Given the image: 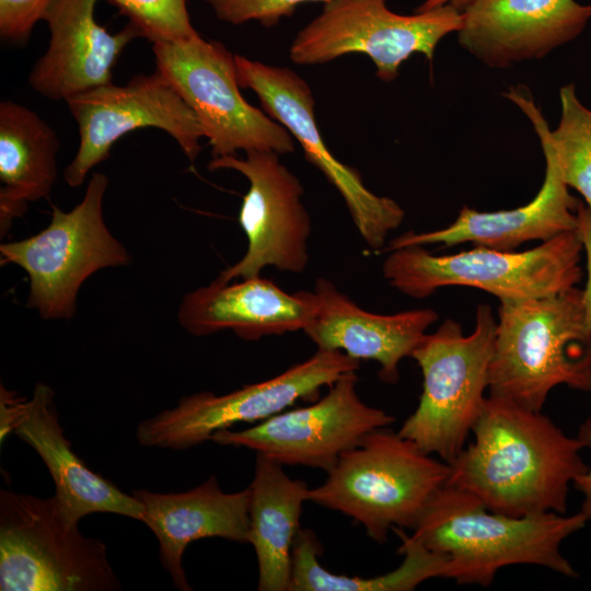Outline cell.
I'll use <instances>...</instances> for the list:
<instances>
[{
  "mask_svg": "<svg viewBox=\"0 0 591 591\" xmlns=\"http://www.w3.org/2000/svg\"><path fill=\"white\" fill-rule=\"evenodd\" d=\"M472 431L474 442L449 464L445 484L510 517L566 512L569 484L589 467L578 437L566 436L542 412L493 395Z\"/></svg>",
  "mask_w": 591,
  "mask_h": 591,
  "instance_id": "1",
  "label": "cell"
},
{
  "mask_svg": "<svg viewBox=\"0 0 591 591\" xmlns=\"http://www.w3.org/2000/svg\"><path fill=\"white\" fill-rule=\"evenodd\" d=\"M586 524L581 511L520 518L494 512L471 493L444 484L430 498L412 535L448 556L447 579L488 587L498 570L520 564L578 577L560 544Z\"/></svg>",
  "mask_w": 591,
  "mask_h": 591,
  "instance_id": "2",
  "label": "cell"
},
{
  "mask_svg": "<svg viewBox=\"0 0 591 591\" xmlns=\"http://www.w3.org/2000/svg\"><path fill=\"white\" fill-rule=\"evenodd\" d=\"M490 395L542 412L555 386L591 391V329L583 290L500 302Z\"/></svg>",
  "mask_w": 591,
  "mask_h": 591,
  "instance_id": "3",
  "label": "cell"
},
{
  "mask_svg": "<svg viewBox=\"0 0 591 591\" xmlns=\"http://www.w3.org/2000/svg\"><path fill=\"white\" fill-rule=\"evenodd\" d=\"M449 474L447 462L381 428L340 455L324 483L310 489L309 501L350 517L383 544L393 528L416 526Z\"/></svg>",
  "mask_w": 591,
  "mask_h": 591,
  "instance_id": "4",
  "label": "cell"
},
{
  "mask_svg": "<svg viewBox=\"0 0 591 591\" xmlns=\"http://www.w3.org/2000/svg\"><path fill=\"white\" fill-rule=\"evenodd\" d=\"M582 241L577 230L564 232L524 251L476 246L432 255L422 246L391 251L383 277L399 292L425 299L438 289L463 286L485 290L500 302L542 298L575 287L582 277Z\"/></svg>",
  "mask_w": 591,
  "mask_h": 591,
  "instance_id": "5",
  "label": "cell"
},
{
  "mask_svg": "<svg viewBox=\"0 0 591 591\" xmlns=\"http://www.w3.org/2000/svg\"><path fill=\"white\" fill-rule=\"evenodd\" d=\"M496 327L491 308L482 303L472 334L445 320L412 354L422 373V393L398 433L448 464L464 449L483 409Z\"/></svg>",
  "mask_w": 591,
  "mask_h": 591,
  "instance_id": "6",
  "label": "cell"
},
{
  "mask_svg": "<svg viewBox=\"0 0 591 591\" xmlns=\"http://www.w3.org/2000/svg\"><path fill=\"white\" fill-rule=\"evenodd\" d=\"M119 589L104 543L67 521L55 496L1 489V591Z\"/></svg>",
  "mask_w": 591,
  "mask_h": 591,
  "instance_id": "7",
  "label": "cell"
},
{
  "mask_svg": "<svg viewBox=\"0 0 591 591\" xmlns=\"http://www.w3.org/2000/svg\"><path fill=\"white\" fill-rule=\"evenodd\" d=\"M108 178L93 173L82 200L65 212L53 206L40 232L0 245L1 265L13 264L28 276L27 305L46 320L70 318L83 282L107 267L126 266L130 256L109 232L103 217Z\"/></svg>",
  "mask_w": 591,
  "mask_h": 591,
  "instance_id": "8",
  "label": "cell"
},
{
  "mask_svg": "<svg viewBox=\"0 0 591 591\" xmlns=\"http://www.w3.org/2000/svg\"><path fill=\"white\" fill-rule=\"evenodd\" d=\"M157 70L174 86L197 116L212 158L239 151L288 154L291 134L241 94L235 55L218 40L198 38L181 44L155 43Z\"/></svg>",
  "mask_w": 591,
  "mask_h": 591,
  "instance_id": "9",
  "label": "cell"
},
{
  "mask_svg": "<svg viewBox=\"0 0 591 591\" xmlns=\"http://www.w3.org/2000/svg\"><path fill=\"white\" fill-rule=\"evenodd\" d=\"M461 26L462 13L452 5L403 15L385 0H331L296 35L289 57L300 66H316L360 53L372 60L379 79L391 82L413 54L431 60L439 42Z\"/></svg>",
  "mask_w": 591,
  "mask_h": 591,
  "instance_id": "10",
  "label": "cell"
},
{
  "mask_svg": "<svg viewBox=\"0 0 591 591\" xmlns=\"http://www.w3.org/2000/svg\"><path fill=\"white\" fill-rule=\"evenodd\" d=\"M359 362L338 350L317 349L309 359L265 381L223 395L199 392L185 396L174 408L140 422L136 438L147 448H193L210 440L218 430L240 422H260L298 401L315 399L322 387L356 371Z\"/></svg>",
  "mask_w": 591,
  "mask_h": 591,
  "instance_id": "11",
  "label": "cell"
},
{
  "mask_svg": "<svg viewBox=\"0 0 591 591\" xmlns=\"http://www.w3.org/2000/svg\"><path fill=\"white\" fill-rule=\"evenodd\" d=\"M66 103L80 136L78 151L63 171L70 187L82 185L89 172L108 159L114 143L136 129L165 131L192 164L201 151L205 136L197 116L159 70L137 74L125 85L100 86Z\"/></svg>",
  "mask_w": 591,
  "mask_h": 591,
  "instance_id": "12",
  "label": "cell"
},
{
  "mask_svg": "<svg viewBox=\"0 0 591 591\" xmlns=\"http://www.w3.org/2000/svg\"><path fill=\"white\" fill-rule=\"evenodd\" d=\"M274 151L253 150L245 158H212L210 171L233 170L244 175L248 189L239 212L247 248L234 265L215 279L222 283L260 275L265 267L300 274L309 263L311 218L301 197L300 179Z\"/></svg>",
  "mask_w": 591,
  "mask_h": 591,
  "instance_id": "13",
  "label": "cell"
},
{
  "mask_svg": "<svg viewBox=\"0 0 591 591\" xmlns=\"http://www.w3.org/2000/svg\"><path fill=\"white\" fill-rule=\"evenodd\" d=\"M237 81L257 95L263 111L281 124L343 197L351 219L369 247L380 250L389 233L405 218L392 198L366 187L359 172L340 162L327 148L316 125L314 97L308 82L287 67L266 65L235 55Z\"/></svg>",
  "mask_w": 591,
  "mask_h": 591,
  "instance_id": "14",
  "label": "cell"
},
{
  "mask_svg": "<svg viewBox=\"0 0 591 591\" xmlns=\"http://www.w3.org/2000/svg\"><path fill=\"white\" fill-rule=\"evenodd\" d=\"M357 382L356 371L347 372L309 406L286 409L244 430H218L210 440L254 450L283 466L328 472L343 453L359 445L370 432L394 422L393 416L361 401Z\"/></svg>",
  "mask_w": 591,
  "mask_h": 591,
  "instance_id": "15",
  "label": "cell"
},
{
  "mask_svg": "<svg viewBox=\"0 0 591 591\" xmlns=\"http://www.w3.org/2000/svg\"><path fill=\"white\" fill-rule=\"evenodd\" d=\"M506 96L528 116L541 141L546 170L537 195L529 204L509 210L485 212L464 206L456 220L447 228L403 233L393 239L385 251L429 244L454 246L466 242L475 246L514 251L522 243L546 242L564 232L577 230L580 200L570 195L560 175L545 118L531 96L518 88H512Z\"/></svg>",
  "mask_w": 591,
  "mask_h": 591,
  "instance_id": "16",
  "label": "cell"
},
{
  "mask_svg": "<svg viewBox=\"0 0 591 591\" xmlns=\"http://www.w3.org/2000/svg\"><path fill=\"white\" fill-rule=\"evenodd\" d=\"M459 43L488 67L541 59L575 39L591 4L575 0H473L462 12Z\"/></svg>",
  "mask_w": 591,
  "mask_h": 591,
  "instance_id": "17",
  "label": "cell"
},
{
  "mask_svg": "<svg viewBox=\"0 0 591 591\" xmlns=\"http://www.w3.org/2000/svg\"><path fill=\"white\" fill-rule=\"evenodd\" d=\"M97 0H51L44 13L50 38L34 63L31 88L51 101H65L113 83V69L126 46L140 37L127 25L114 34L94 18Z\"/></svg>",
  "mask_w": 591,
  "mask_h": 591,
  "instance_id": "18",
  "label": "cell"
},
{
  "mask_svg": "<svg viewBox=\"0 0 591 591\" xmlns=\"http://www.w3.org/2000/svg\"><path fill=\"white\" fill-rule=\"evenodd\" d=\"M318 310L313 291L288 293L260 276L239 282L217 280L187 293L178 308L179 325L195 336L232 331L244 340L304 331Z\"/></svg>",
  "mask_w": 591,
  "mask_h": 591,
  "instance_id": "19",
  "label": "cell"
},
{
  "mask_svg": "<svg viewBox=\"0 0 591 591\" xmlns=\"http://www.w3.org/2000/svg\"><path fill=\"white\" fill-rule=\"evenodd\" d=\"M314 292L318 310L303 331L317 349L338 350L356 360L379 363V378L396 383L398 364L438 320L432 309H415L395 314H376L361 309L332 281L318 278Z\"/></svg>",
  "mask_w": 591,
  "mask_h": 591,
  "instance_id": "20",
  "label": "cell"
},
{
  "mask_svg": "<svg viewBox=\"0 0 591 591\" xmlns=\"http://www.w3.org/2000/svg\"><path fill=\"white\" fill-rule=\"evenodd\" d=\"M131 495L143 506L142 521L157 536L160 560L174 586L190 591L183 569L185 548L206 537H221L248 543L250 488L224 493L216 476L182 493L134 490Z\"/></svg>",
  "mask_w": 591,
  "mask_h": 591,
  "instance_id": "21",
  "label": "cell"
},
{
  "mask_svg": "<svg viewBox=\"0 0 591 591\" xmlns=\"http://www.w3.org/2000/svg\"><path fill=\"white\" fill-rule=\"evenodd\" d=\"M14 433L45 463L56 487L55 497L72 524L94 512H109L142 521L143 506L111 480L91 471L63 434L53 389L42 382L26 399Z\"/></svg>",
  "mask_w": 591,
  "mask_h": 591,
  "instance_id": "22",
  "label": "cell"
},
{
  "mask_svg": "<svg viewBox=\"0 0 591 591\" xmlns=\"http://www.w3.org/2000/svg\"><path fill=\"white\" fill-rule=\"evenodd\" d=\"M248 488V543L257 558V589L290 591L292 547L310 488L305 482L290 478L281 463L260 453Z\"/></svg>",
  "mask_w": 591,
  "mask_h": 591,
  "instance_id": "23",
  "label": "cell"
},
{
  "mask_svg": "<svg viewBox=\"0 0 591 591\" xmlns=\"http://www.w3.org/2000/svg\"><path fill=\"white\" fill-rule=\"evenodd\" d=\"M60 142L33 109L0 103V234L24 215L28 202L48 198L57 179Z\"/></svg>",
  "mask_w": 591,
  "mask_h": 591,
  "instance_id": "24",
  "label": "cell"
},
{
  "mask_svg": "<svg viewBox=\"0 0 591 591\" xmlns=\"http://www.w3.org/2000/svg\"><path fill=\"white\" fill-rule=\"evenodd\" d=\"M401 540L403 563L381 576L362 578L336 575L318 561L321 545L314 533L300 529L292 547L290 591H410L425 580L447 578V555L426 547L402 528H393Z\"/></svg>",
  "mask_w": 591,
  "mask_h": 591,
  "instance_id": "25",
  "label": "cell"
},
{
  "mask_svg": "<svg viewBox=\"0 0 591 591\" xmlns=\"http://www.w3.org/2000/svg\"><path fill=\"white\" fill-rule=\"evenodd\" d=\"M559 97L560 120L548 138L564 182L581 194L591 211V111L579 101L573 84L564 85Z\"/></svg>",
  "mask_w": 591,
  "mask_h": 591,
  "instance_id": "26",
  "label": "cell"
},
{
  "mask_svg": "<svg viewBox=\"0 0 591 591\" xmlns=\"http://www.w3.org/2000/svg\"><path fill=\"white\" fill-rule=\"evenodd\" d=\"M128 19L140 37L155 43L181 44L200 35L193 26L187 0H106Z\"/></svg>",
  "mask_w": 591,
  "mask_h": 591,
  "instance_id": "27",
  "label": "cell"
},
{
  "mask_svg": "<svg viewBox=\"0 0 591 591\" xmlns=\"http://www.w3.org/2000/svg\"><path fill=\"white\" fill-rule=\"evenodd\" d=\"M216 16L233 25L256 21L269 27L282 18L290 16L297 8L308 2L324 3L331 0H205Z\"/></svg>",
  "mask_w": 591,
  "mask_h": 591,
  "instance_id": "28",
  "label": "cell"
},
{
  "mask_svg": "<svg viewBox=\"0 0 591 591\" xmlns=\"http://www.w3.org/2000/svg\"><path fill=\"white\" fill-rule=\"evenodd\" d=\"M51 0H0V35L5 42L24 44L43 20Z\"/></svg>",
  "mask_w": 591,
  "mask_h": 591,
  "instance_id": "29",
  "label": "cell"
},
{
  "mask_svg": "<svg viewBox=\"0 0 591 591\" xmlns=\"http://www.w3.org/2000/svg\"><path fill=\"white\" fill-rule=\"evenodd\" d=\"M26 398L19 396L16 392L0 385V439L1 442L11 432H14Z\"/></svg>",
  "mask_w": 591,
  "mask_h": 591,
  "instance_id": "30",
  "label": "cell"
},
{
  "mask_svg": "<svg viewBox=\"0 0 591 591\" xmlns=\"http://www.w3.org/2000/svg\"><path fill=\"white\" fill-rule=\"evenodd\" d=\"M577 213H578L577 231L580 235L583 250L587 255L588 278H587L586 288L583 290V300H584L588 322L591 329V211L587 206L582 204V201H580Z\"/></svg>",
  "mask_w": 591,
  "mask_h": 591,
  "instance_id": "31",
  "label": "cell"
},
{
  "mask_svg": "<svg viewBox=\"0 0 591 591\" xmlns=\"http://www.w3.org/2000/svg\"><path fill=\"white\" fill-rule=\"evenodd\" d=\"M578 439L584 447L591 448V417L587 418L580 426ZM577 490L583 496L581 512L587 519V523L591 526V467L580 474L572 482Z\"/></svg>",
  "mask_w": 591,
  "mask_h": 591,
  "instance_id": "32",
  "label": "cell"
},
{
  "mask_svg": "<svg viewBox=\"0 0 591 591\" xmlns=\"http://www.w3.org/2000/svg\"><path fill=\"white\" fill-rule=\"evenodd\" d=\"M473 0H426L416 12H422L440 8L443 5H452L457 11L462 12Z\"/></svg>",
  "mask_w": 591,
  "mask_h": 591,
  "instance_id": "33",
  "label": "cell"
}]
</instances>
